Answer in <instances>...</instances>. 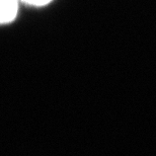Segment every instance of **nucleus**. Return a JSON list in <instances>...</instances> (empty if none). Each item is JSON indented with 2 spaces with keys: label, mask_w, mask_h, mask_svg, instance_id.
<instances>
[{
  "label": "nucleus",
  "mask_w": 156,
  "mask_h": 156,
  "mask_svg": "<svg viewBox=\"0 0 156 156\" xmlns=\"http://www.w3.org/2000/svg\"><path fill=\"white\" fill-rule=\"evenodd\" d=\"M18 10V0H1L0 21L2 24L9 23L15 20Z\"/></svg>",
  "instance_id": "obj_1"
},
{
  "label": "nucleus",
  "mask_w": 156,
  "mask_h": 156,
  "mask_svg": "<svg viewBox=\"0 0 156 156\" xmlns=\"http://www.w3.org/2000/svg\"><path fill=\"white\" fill-rule=\"evenodd\" d=\"M20 1H23L32 6H44L50 3L52 0H20Z\"/></svg>",
  "instance_id": "obj_2"
}]
</instances>
